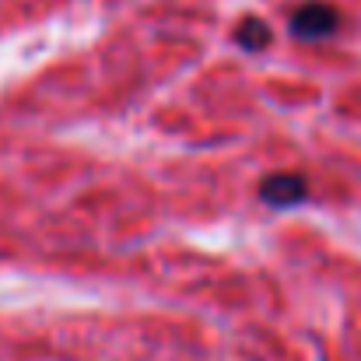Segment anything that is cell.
I'll list each match as a JSON object with an SVG mask.
<instances>
[{
    "instance_id": "6da1fadb",
    "label": "cell",
    "mask_w": 361,
    "mask_h": 361,
    "mask_svg": "<svg viewBox=\"0 0 361 361\" xmlns=\"http://www.w3.org/2000/svg\"><path fill=\"white\" fill-rule=\"evenodd\" d=\"M341 28V14L337 7L323 4V0H312V4H302L295 14H291V32L305 42H316V39H330L334 32Z\"/></svg>"
},
{
    "instance_id": "7a4b0ae2",
    "label": "cell",
    "mask_w": 361,
    "mask_h": 361,
    "mask_svg": "<svg viewBox=\"0 0 361 361\" xmlns=\"http://www.w3.org/2000/svg\"><path fill=\"white\" fill-rule=\"evenodd\" d=\"M259 197L270 204V207H295L309 197V186L302 176L295 172H274L259 183Z\"/></svg>"
},
{
    "instance_id": "3957f363",
    "label": "cell",
    "mask_w": 361,
    "mask_h": 361,
    "mask_svg": "<svg viewBox=\"0 0 361 361\" xmlns=\"http://www.w3.org/2000/svg\"><path fill=\"white\" fill-rule=\"evenodd\" d=\"M270 39H274V32H270V25H267L263 18H242L239 28H235V42H239L245 53H259V49H267Z\"/></svg>"
}]
</instances>
